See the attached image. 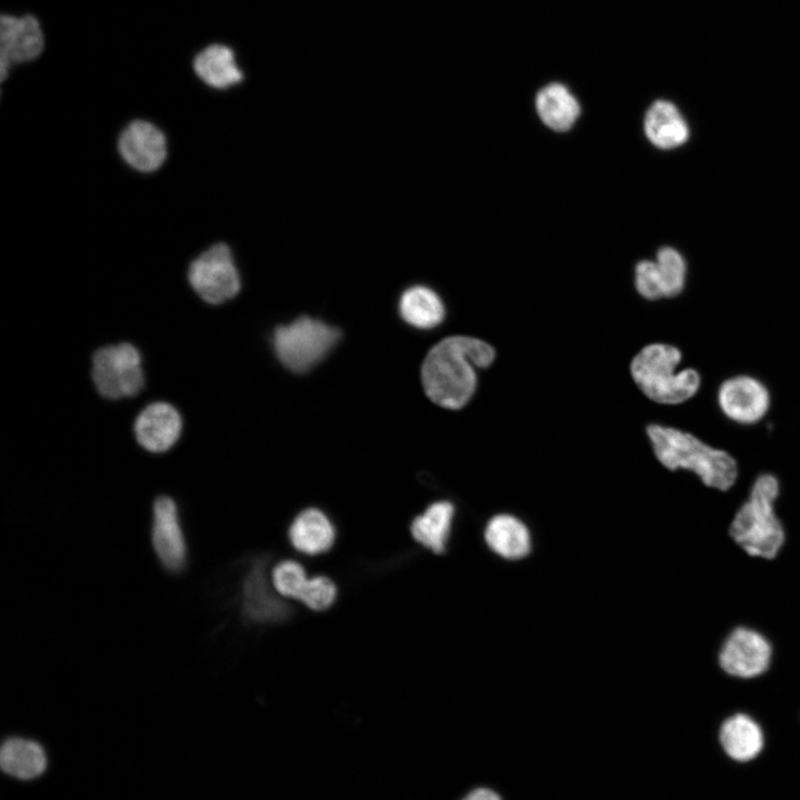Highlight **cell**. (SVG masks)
Returning a JSON list of instances; mask_svg holds the SVG:
<instances>
[{"instance_id": "obj_1", "label": "cell", "mask_w": 800, "mask_h": 800, "mask_svg": "<svg viewBox=\"0 0 800 800\" xmlns=\"http://www.w3.org/2000/svg\"><path fill=\"white\" fill-rule=\"evenodd\" d=\"M494 357V349L483 340L467 336L442 339L422 363L421 380L427 396L440 407L462 408L474 393L476 369L489 367Z\"/></svg>"}, {"instance_id": "obj_2", "label": "cell", "mask_w": 800, "mask_h": 800, "mask_svg": "<svg viewBox=\"0 0 800 800\" xmlns=\"http://www.w3.org/2000/svg\"><path fill=\"white\" fill-rule=\"evenodd\" d=\"M780 492V481L773 473H760L729 520V538L750 558L771 561L786 547L788 530L776 507Z\"/></svg>"}, {"instance_id": "obj_3", "label": "cell", "mask_w": 800, "mask_h": 800, "mask_svg": "<svg viewBox=\"0 0 800 800\" xmlns=\"http://www.w3.org/2000/svg\"><path fill=\"white\" fill-rule=\"evenodd\" d=\"M647 434L654 456L669 470L693 472L710 489L729 491L738 479V462L727 451L713 448L677 428L649 424Z\"/></svg>"}, {"instance_id": "obj_4", "label": "cell", "mask_w": 800, "mask_h": 800, "mask_svg": "<svg viewBox=\"0 0 800 800\" xmlns=\"http://www.w3.org/2000/svg\"><path fill=\"white\" fill-rule=\"evenodd\" d=\"M681 360L679 348L668 343H651L632 359L631 377L650 400L661 404H679L691 399L701 386L698 370L678 369Z\"/></svg>"}, {"instance_id": "obj_5", "label": "cell", "mask_w": 800, "mask_h": 800, "mask_svg": "<svg viewBox=\"0 0 800 800\" xmlns=\"http://www.w3.org/2000/svg\"><path fill=\"white\" fill-rule=\"evenodd\" d=\"M89 377L101 398H133L147 382L142 351L129 340L100 344L91 351Z\"/></svg>"}, {"instance_id": "obj_6", "label": "cell", "mask_w": 800, "mask_h": 800, "mask_svg": "<svg viewBox=\"0 0 800 800\" xmlns=\"http://www.w3.org/2000/svg\"><path fill=\"white\" fill-rule=\"evenodd\" d=\"M339 338L338 328L320 319L301 316L274 329L272 347L284 367L304 372L322 360Z\"/></svg>"}, {"instance_id": "obj_7", "label": "cell", "mask_w": 800, "mask_h": 800, "mask_svg": "<svg viewBox=\"0 0 800 800\" xmlns=\"http://www.w3.org/2000/svg\"><path fill=\"white\" fill-rule=\"evenodd\" d=\"M774 656L776 648L768 634L749 624H737L720 641L716 658L727 677L751 681L770 671Z\"/></svg>"}, {"instance_id": "obj_8", "label": "cell", "mask_w": 800, "mask_h": 800, "mask_svg": "<svg viewBox=\"0 0 800 800\" xmlns=\"http://www.w3.org/2000/svg\"><path fill=\"white\" fill-rule=\"evenodd\" d=\"M188 281L201 300L221 304L241 289V277L231 249L222 242L211 246L188 269Z\"/></svg>"}, {"instance_id": "obj_9", "label": "cell", "mask_w": 800, "mask_h": 800, "mask_svg": "<svg viewBox=\"0 0 800 800\" xmlns=\"http://www.w3.org/2000/svg\"><path fill=\"white\" fill-rule=\"evenodd\" d=\"M717 403L722 414L734 423L751 426L761 421L771 406L767 386L750 374H736L721 382Z\"/></svg>"}, {"instance_id": "obj_10", "label": "cell", "mask_w": 800, "mask_h": 800, "mask_svg": "<svg viewBox=\"0 0 800 800\" xmlns=\"http://www.w3.org/2000/svg\"><path fill=\"white\" fill-rule=\"evenodd\" d=\"M131 429L136 442L146 451L166 452L179 440L183 417L171 401L154 399L136 412Z\"/></svg>"}, {"instance_id": "obj_11", "label": "cell", "mask_w": 800, "mask_h": 800, "mask_svg": "<svg viewBox=\"0 0 800 800\" xmlns=\"http://www.w3.org/2000/svg\"><path fill=\"white\" fill-rule=\"evenodd\" d=\"M44 49V33L32 14L0 18V71L4 80L13 64L37 59Z\"/></svg>"}, {"instance_id": "obj_12", "label": "cell", "mask_w": 800, "mask_h": 800, "mask_svg": "<svg viewBox=\"0 0 800 800\" xmlns=\"http://www.w3.org/2000/svg\"><path fill=\"white\" fill-rule=\"evenodd\" d=\"M151 541L167 570L178 572L183 569L187 560L186 539L178 506L168 494H160L153 500Z\"/></svg>"}, {"instance_id": "obj_13", "label": "cell", "mask_w": 800, "mask_h": 800, "mask_svg": "<svg viewBox=\"0 0 800 800\" xmlns=\"http://www.w3.org/2000/svg\"><path fill=\"white\" fill-rule=\"evenodd\" d=\"M723 754L737 763H750L763 752L766 731L751 713L739 710L722 719L717 731Z\"/></svg>"}, {"instance_id": "obj_14", "label": "cell", "mask_w": 800, "mask_h": 800, "mask_svg": "<svg viewBox=\"0 0 800 800\" xmlns=\"http://www.w3.org/2000/svg\"><path fill=\"white\" fill-rule=\"evenodd\" d=\"M118 147L122 159L141 172L157 170L167 157L164 134L154 124L143 120H136L126 127Z\"/></svg>"}, {"instance_id": "obj_15", "label": "cell", "mask_w": 800, "mask_h": 800, "mask_svg": "<svg viewBox=\"0 0 800 800\" xmlns=\"http://www.w3.org/2000/svg\"><path fill=\"white\" fill-rule=\"evenodd\" d=\"M242 611L251 621L279 622L288 618L291 610L269 587L262 562H257L243 581Z\"/></svg>"}, {"instance_id": "obj_16", "label": "cell", "mask_w": 800, "mask_h": 800, "mask_svg": "<svg viewBox=\"0 0 800 800\" xmlns=\"http://www.w3.org/2000/svg\"><path fill=\"white\" fill-rule=\"evenodd\" d=\"M649 141L659 149L670 150L687 142L689 127L672 102L656 100L647 110L643 122Z\"/></svg>"}, {"instance_id": "obj_17", "label": "cell", "mask_w": 800, "mask_h": 800, "mask_svg": "<svg viewBox=\"0 0 800 800\" xmlns=\"http://www.w3.org/2000/svg\"><path fill=\"white\" fill-rule=\"evenodd\" d=\"M193 71L207 86L229 89L243 80L234 51L222 43H212L200 50L192 61Z\"/></svg>"}, {"instance_id": "obj_18", "label": "cell", "mask_w": 800, "mask_h": 800, "mask_svg": "<svg viewBox=\"0 0 800 800\" xmlns=\"http://www.w3.org/2000/svg\"><path fill=\"white\" fill-rule=\"evenodd\" d=\"M536 110L541 121L550 129L563 132L569 130L580 116V104L567 86L550 82L536 96Z\"/></svg>"}, {"instance_id": "obj_19", "label": "cell", "mask_w": 800, "mask_h": 800, "mask_svg": "<svg viewBox=\"0 0 800 800\" xmlns=\"http://www.w3.org/2000/svg\"><path fill=\"white\" fill-rule=\"evenodd\" d=\"M289 539L296 550L314 556L331 548L336 530L322 511L308 508L294 518L289 528Z\"/></svg>"}, {"instance_id": "obj_20", "label": "cell", "mask_w": 800, "mask_h": 800, "mask_svg": "<svg viewBox=\"0 0 800 800\" xmlns=\"http://www.w3.org/2000/svg\"><path fill=\"white\" fill-rule=\"evenodd\" d=\"M0 766L4 773L16 779L31 780L44 772L47 756L39 742L22 737H11L1 746Z\"/></svg>"}, {"instance_id": "obj_21", "label": "cell", "mask_w": 800, "mask_h": 800, "mask_svg": "<svg viewBox=\"0 0 800 800\" xmlns=\"http://www.w3.org/2000/svg\"><path fill=\"white\" fill-rule=\"evenodd\" d=\"M398 308L401 318L419 329H431L438 326L446 313L439 294L424 284H413L403 290Z\"/></svg>"}, {"instance_id": "obj_22", "label": "cell", "mask_w": 800, "mask_h": 800, "mask_svg": "<svg viewBox=\"0 0 800 800\" xmlns=\"http://www.w3.org/2000/svg\"><path fill=\"white\" fill-rule=\"evenodd\" d=\"M454 507L449 501H437L430 504L422 514L416 517L411 523V534L416 541L434 553L446 549Z\"/></svg>"}, {"instance_id": "obj_23", "label": "cell", "mask_w": 800, "mask_h": 800, "mask_svg": "<svg viewBox=\"0 0 800 800\" xmlns=\"http://www.w3.org/2000/svg\"><path fill=\"white\" fill-rule=\"evenodd\" d=\"M484 538L488 546L507 559H519L530 550V537L526 526L510 514H498L487 524Z\"/></svg>"}, {"instance_id": "obj_24", "label": "cell", "mask_w": 800, "mask_h": 800, "mask_svg": "<svg viewBox=\"0 0 800 800\" xmlns=\"http://www.w3.org/2000/svg\"><path fill=\"white\" fill-rule=\"evenodd\" d=\"M656 264L661 280L663 297L672 298L684 288L687 267L682 256L673 248L663 247L657 253Z\"/></svg>"}, {"instance_id": "obj_25", "label": "cell", "mask_w": 800, "mask_h": 800, "mask_svg": "<svg viewBox=\"0 0 800 800\" xmlns=\"http://www.w3.org/2000/svg\"><path fill=\"white\" fill-rule=\"evenodd\" d=\"M271 580L279 594L299 600L309 579L300 563L286 560L273 568Z\"/></svg>"}, {"instance_id": "obj_26", "label": "cell", "mask_w": 800, "mask_h": 800, "mask_svg": "<svg viewBox=\"0 0 800 800\" xmlns=\"http://www.w3.org/2000/svg\"><path fill=\"white\" fill-rule=\"evenodd\" d=\"M336 584L327 577L318 576L308 580L299 600L314 611L328 609L336 600Z\"/></svg>"}, {"instance_id": "obj_27", "label": "cell", "mask_w": 800, "mask_h": 800, "mask_svg": "<svg viewBox=\"0 0 800 800\" xmlns=\"http://www.w3.org/2000/svg\"><path fill=\"white\" fill-rule=\"evenodd\" d=\"M634 284L639 294L648 300L664 298L656 261L642 260L637 264Z\"/></svg>"}, {"instance_id": "obj_28", "label": "cell", "mask_w": 800, "mask_h": 800, "mask_svg": "<svg viewBox=\"0 0 800 800\" xmlns=\"http://www.w3.org/2000/svg\"><path fill=\"white\" fill-rule=\"evenodd\" d=\"M460 800H504L503 797L492 787L477 786L466 792Z\"/></svg>"}]
</instances>
